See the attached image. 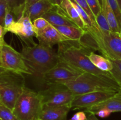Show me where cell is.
Here are the masks:
<instances>
[{
	"instance_id": "obj_19",
	"label": "cell",
	"mask_w": 121,
	"mask_h": 120,
	"mask_svg": "<svg viewBox=\"0 0 121 120\" xmlns=\"http://www.w3.org/2000/svg\"><path fill=\"white\" fill-rule=\"evenodd\" d=\"M102 9L106 16L108 22L111 28V31L113 32L120 33L121 30L115 14L108 2L107 0H103Z\"/></svg>"
},
{
	"instance_id": "obj_29",
	"label": "cell",
	"mask_w": 121,
	"mask_h": 120,
	"mask_svg": "<svg viewBox=\"0 0 121 120\" xmlns=\"http://www.w3.org/2000/svg\"><path fill=\"white\" fill-rule=\"evenodd\" d=\"M74 1L76 2L77 4H78V5H79L83 8V9L86 13H87V14L89 15L90 18H91V20H92V22H93V24H95V16L93 15V12H92V10H91L86 0H74Z\"/></svg>"
},
{
	"instance_id": "obj_9",
	"label": "cell",
	"mask_w": 121,
	"mask_h": 120,
	"mask_svg": "<svg viewBox=\"0 0 121 120\" xmlns=\"http://www.w3.org/2000/svg\"><path fill=\"white\" fill-rule=\"evenodd\" d=\"M1 66L14 72L33 75L25 62L22 54L17 51L5 41L2 45Z\"/></svg>"
},
{
	"instance_id": "obj_23",
	"label": "cell",
	"mask_w": 121,
	"mask_h": 120,
	"mask_svg": "<svg viewBox=\"0 0 121 120\" xmlns=\"http://www.w3.org/2000/svg\"><path fill=\"white\" fill-rule=\"evenodd\" d=\"M113 65V68L109 72L112 77L121 87V60L109 59Z\"/></svg>"
},
{
	"instance_id": "obj_20",
	"label": "cell",
	"mask_w": 121,
	"mask_h": 120,
	"mask_svg": "<svg viewBox=\"0 0 121 120\" xmlns=\"http://www.w3.org/2000/svg\"><path fill=\"white\" fill-rule=\"evenodd\" d=\"M89 58L96 68L102 71L109 72L113 68L112 63L108 58L95 54L94 52L90 53Z\"/></svg>"
},
{
	"instance_id": "obj_34",
	"label": "cell",
	"mask_w": 121,
	"mask_h": 120,
	"mask_svg": "<svg viewBox=\"0 0 121 120\" xmlns=\"http://www.w3.org/2000/svg\"><path fill=\"white\" fill-rule=\"evenodd\" d=\"M111 112L110 111H109L108 109H99V111H98L97 112H95V115H98L99 117L100 118H106L108 116H109L111 114Z\"/></svg>"
},
{
	"instance_id": "obj_16",
	"label": "cell",
	"mask_w": 121,
	"mask_h": 120,
	"mask_svg": "<svg viewBox=\"0 0 121 120\" xmlns=\"http://www.w3.org/2000/svg\"><path fill=\"white\" fill-rule=\"evenodd\" d=\"M53 7L54 5L48 0H40L28 7L23 15L28 16L33 22L36 19L42 17Z\"/></svg>"
},
{
	"instance_id": "obj_42",
	"label": "cell",
	"mask_w": 121,
	"mask_h": 120,
	"mask_svg": "<svg viewBox=\"0 0 121 120\" xmlns=\"http://www.w3.org/2000/svg\"><path fill=\"white\" fill-rule=\"evenodd\" d=\"M98 1H99V4H100V7H101V8H102V2H103V0H98Z\"/></svg>"
},
{
	"instance_id": "obj_27",
	"label": "cell",
	"mask_w": 121,
	"mask_h": 120,
	"mask_svg": "<svg viewBox=\"0 0 121 120\" xmlns=\"http://www.w3.org/2000/svg\"><path fill=\"white\" fill-rule=\"evenodd\" d=\"M16 21H15V18H14V15L9 11L8 8L7 13H6L5 17L4 27L6 32H9V30L11 29V28L13 27Z\"/></svg>"
},
{
	"instance_id": "obj_17",
	"label": "cell",
	"mask_w": 121,
	"mask_h": 120,
	"mask_svg": "<svg viewBox=\"0 0 121 120\" xmlns=\"http://www.w3.org/2000/svg\"><path fill=\"white\" fill-rule=\"evenodd\" d=\"M60 7L66 17L69 19L77 27L83 30L87 28L83 20L82 19L81 16L70 0H62Z\"/></svg>"
},
{
	"instance_id": "obj_21",
	"label": "cell",
	"mask_w": 121,
	"mask_h": 120,
	"mask_svg": "<svg viewBox=\"0 0 121 120\" xmlns=\"http://www.w3.org/2000/svg\"><path fill=\"white\" fill-rule=\"evenodd\" d=\"M78 42L82 48L91 52L99 51V47L97 41L87 28L85 29L82 36L78 40Z\"/></svg>"
},
{
	"instance_id": "obj_2",
	"label": "cell",
	"mask_w": 121,
	"mask_h": 120,
	"mask_svg": "<svg viewBox=\"0 0 121 120\" xmlns=\"http://www.w3.org/2000/svg\"><path fill=\"white\" fill-rule=\"evenodd\" d=\"M58 45L57 54L61 61L83 72L112 77L110 72L100 70L92 63L89 58L91 52L82 48L79 45L78 40L64 41Z\"/></svg>"
},
{
	"instance_id": "obj_38",
	"label": "cell",
	"mask_w": 121,
	"mask_h": 120,
	"mask_svg": "<svg viewBox=\"0 0 121 120\" xmlns=\"http://www.w3.org/2000/svg\"><path fill=\"white\" fill-rule=\"evenodd\" d=\"M99 120V119L96 116L95 114L89 113V115L87 117V120Z\"/></svg>"
},
{
	"instance_id": "obj_36",
	"label": "cell",
	"mask_w": 121,
	"mask_h": 120,
	"mask_svg": "<svg viewBox=\"0 0 121 120\" xmlns=\"http://www.w3.org/2000/svg\"><path fill=\"white\" fill-rule=\"evenodd\" d=\"M40 1V0H26V8H25V10H24V12L29 7H30L31 5H33V4L35 3L37 1ZM24 15V14H23Z\"/></svg>"
},
{
	"instance_id": "obj_26",
	"label": "cell",
	"mask_w": 121,
	"mask_h": 120,
	"mask_svg": "<svg viewBox=\"0 0 121 120\" xmlns=\"http://www.w3.org/2000/svg\"><path fill=\"white\" fill-rule=\"evenodd\" d=\"M0 118L2 120H18L13 111L0 102Z\"/></svg>"
},
{
	"instance_id": "obj_13",
	"label": "cell",
	"mask_w": 121,
	"mask_h": 120,
	"mask_svg": "<svg viewBox=\"0 0 121 120\" xmlns=\"http://www.w3.org/2000/svg\"><path fill=\"white\" fill-rule=\"evenodd\" d=\"M70 109V105L60 107H43L38 118L41 120H64Z\"/></svg>"
},
{
	"instance_id": "obj_44",
	"label": "cell",
	"mask_w": 121,
	"mask_h": 120,
	"mask_svg": "<svg viewBox=\"0 0 121 120\" xmlns=\"http://www.w3.org/2000/svg\"><path fill=\"white\" fill-rule=\"evenodd\" d=\"M120 35H121V32H120Z\"/></svg>"
},
{
	"instance_id": "obj_3",
	"label": "cell",
	"mask_w": 121,
	"mask_h": 120,
	"mask_svg": "<svg viewBox=\"0 0 121 120\" xmlns=\"http://www.w3.org/2000/svg\"><path fill=\"white\" fill-rule=\"evenodd\" d=\"M64 84L74 96L95 91H118L121 89L119 84L112 77L88 72H83Z\"/></svg>"
},
{
	"instance_id": "obj_31",
	"label": "cell",
	"mask_w": 121,
	"mask_h": 120,
	"mask_svg": "<svg viewBox=\"0 0 121 120\" xmlns=\"http://www.w3.org/2000/svg\"><path fill=\"white\" fill-rule=\"evenodd\" d=\"M86 1L91 8L93 15L96 17L102 10V8L99 4V1L98 0H86Z\"/></svg>"
},
{
	"instance_id": "obj_10",
	"label": "cell",
	"mask_w": 121,
	"mask_h": 120,
	"mask_svg": "<svg viewBox=\"0 0 121 120\" xmlns=\"http://www.w3.org/2000/svg\"><path fill=\"white\" fill-rule=\"evenodd\" d=\"M118 91H95L76 95L71 102L70 107L73 109H87L110 98Z\"/></svg>"
},
{
	"instance_id": "obj_4",
	"label": "cell",
	"mask_w": 121,
	"mask_h": 120,
	"mask_svg": "<svg viewBox=\"0 0 121 120\" xmlns=\"http://www.w3.org/2000/svg\"><path fill=\"white\" fill-rule=\"evenodd\" d=\"M43 107L39 92L25 86L15 102L13 112L18 120H34L38 118Z\"/></svg>"
},
{
	"instance_id": "obj_15",
	"label": "cell",
	"mask_w": 121,
	"mask_h": 120,
	"mask_svg": "<svg viewBox=\"0 0 121 120\" xmlns=\"http://www.w3.org/2000/svg\"><path fill=\"white\" fill-rule=\"evenodd\" d=\"M53 26L72 25L76 26L63 14L60 6H54L53 8L42 16Z\"/></svg>"
},
{
	"instance_id": "obj_41",
	"label": "cell",
	"mask_w": 121,
	"mask_h": 120,
	"mask_svg": "<svg viewBox=\"0 0 121 120\" xmlns=\"http://www.w3.org/2000/svg\"><path fill=\"white\" fill-rule=\"evenodd\" d=\"M117 2L118 4V5H119V8H120L121 10V0H117Z\"/></svg>"
},
{
	"instance_id": "obj_14",
	"label": "cell",
	"mask_w": 121,
	"mask_h": 120,
	"mask_svg": "<svg viewBox=\"0 0 121 120\" xmlns=\"http://www.w3.org/2000/svg\"><path fill=\"white\" fill-rule=\"evenodd\" d=\"M101 109H108L111 112H121V89L113 96L87 108L86 111L95 114L96 112Z\"/></svg>"
},
{
	"instance_id": "obj_18",
	"label": "cell",
	"mask_w": 121,
	"mask_h": 120,
	"mask_svg": "<svg viewBox=\"0 0 121 120\" xmlns=\"http://www.w3.org/2000/svg\"><path fill=\"white\" fill-rule=\"evenodd\" d=\"M61 35L70 40L78 41L83 34L85 30L78 27L72 25L54 26Z\"/></svg>"
},
{
	"instance_id": "obj_11",
	"label": "cell",
	"mask_w": 121,
	"mask_h": 120,
	"mask_svg": "<svg viewBox=\"0 0 121 120\" xmlns=\"http://www.w3.org/2000/svg\"><path fill=\"white\" fill-rule=\"evenodd\" d=\"M9 32L18 36L24 42H30L33 45L36 44L33 42V38L36 36L35 28L28 16H21L15 22Z\"/></svg>"
},
{
	"instance_id": "obj_12",
	"label": "cell",
	"mask_w": 121,
	"mask_h": 120,
	"mask_svg": "<svg viewBox=\"0 0 121 120\" xmlns=\"http://www.w3.org/2000/svg\"><path fill=\"white\" fill-rule=\"evenodd\" d=\"M35 37L39 44L50 47H53L54 45L70 40L61 35L60 32L51 24L43 30L35 31Z\"/></svg>"
},
{
	"instance_id": "obj_35",
	"label": "cell",
	"mask_w": 121,
	"mask_h": 120,
	"mask_svg": "<svg viewBox=\"0 0 121 120\" xmlns=\"http://www.w3.org/2000/svg\"><path fill=\"white\" fill-rule=\"evenodd\" d=\"M5 33L6 31H5L4 27H2L1 25H0V43H2V42H4V36Z\"/></svg>"
},
{
	"instance_id": "obj_40",
	"label": "cell",
	"mask_w": 121,
	"mask_h": 120,
	"mask_svg": "<svg viewBox=\"0 0 121 120\" xmlns=\"http://www.w3.org/2000/svg\"><path fill=\"white\" fill-rule=\"evenodd\" d=\"M3 42H2V43H0V67H1V55H2V44H3ZM1 67H2V66H1Z\"/></svg>"
},
{
	"instance_id": "obj_32",
	"label": "cell",
	"mask_w": 121,
	"mask_h": 120,
	"mask_svg": "<svg viewBox=\"0 0 121 120\" xmlns=\"http://www.w3.org/2000/svg\"><path fill=\"white\" fill-rule=\"evenodd\" d=\"M8 5L5 0H0V25L4 27V20Z\"/></svg>"
},
{
	"instance_id": "obj_5",
	"label": "cell",
	"mask_w": 121,
	"mask_h": 120,
	"mask_svg": "<svg viewBox=\"0 0 121 120\" xmlns=\"http://www.w3.org/2000/svg\"><path fill=\"white\" fill-rule=\"evenodd\" d=\"M24 87L22 74L9 71L0 75V102L13 111Z\"/></svg>"
},
{
	"instance_id": "obj_43",
	"label": "cell",
	"mask_w": 121,
	"mask_h": 120,
	"mask_svg": "<svg viewBox=\"0 0 121 120\" xmlns=\"http://www.w3.org/2000/svg\"><path fill=\"white\" fill-rule=\"evenodd\" d=\"M40 120V119H39V118H36V119H35V120Z\"/></svg>"
},
{
	"instance_id": "obj_22",
	"label": "cell",
	"mask_w": 121,
	"mask_h": 120,
	"mask_svg": "<svg viewBox=\"0 0 121 120\" xmlns=\"http://www.w3.org/2000/svg\"><path fill=\"white\" fill-rule=\"evenodd\" d=\"M9 11L17 18V21L23 15L26 0H5Z\"/></svg>"
},
{
	"instance_id": "obj_33",
	"label": "cell",
	"mask_w": 121,
	"mask_h": 120,
	"mask_svg": "<svg viewBox=\"0 0 121 120\" xmlns=\"http://www.w3.org/2000/svg\"><path fill=\"white\" fill-rule=\"evenodd\" d=\"M87 120V116L86 114L83 111H80L76 113L75 114L73 115L71 118L70 120Z\"/></svg>"
},
{
	"instance_id": "obj_37",
	"label": "cell",
	"mask_w": 121,
	"mask_h": 120,
	"mask_svg": "<svg viewBox=\"0 0 121 120\" xmlns=\"http://www.w3.org/2000/svg\"><path fill=\"white\" fill-rule=\"evenodd\" d=\"M54 6H60L62 0H48Z\"/></svg>"
},
{
	"instance_id": "obj_30",
	"label": "cell",
	"mask_w": 121,
	"mask_h": 120,
	"mask_svg": "<svg viewBox=\"0 0 121 120\" xmlns=\"http://www.w3.org/2000/svg\"><path fill=\"white\" fill-rule=\"evenodd\" d=\"M33 24L35 31L43 30L50 24L46 19L43 17L39 18L35 20L33 22Z\"/></svg>"
},
{
	"instance_id": "obj_1",
	"label": "cell",
	"mask_w": 121,
	"mask_h": 120,
	"mask_svg": "<svg viewBox=\"0 0 121 120\" xmlns=\"http://www.w3.org/2000/svg\"><path fill=\"white\" fill-rule=\"evenodd\" d=\"M21 53L33 75L40 78L60 60L57 52L53 47L40 44L23 47Z\"/></svg>"
},
{
	"instance_id": "obj_39",
	"label": "cell",
	"mask_w": 121,
	"mask_h": 120,
	"mask_svg": "<svg viewBox=\"0 0 121 120\" xmlns=\"http://www.w3.org/2000/svg\"><path fill=\"white\" fill-rule=\"evenodd\" d=\"M11 71H9L8 70V69H7L6 68H4V67H0V75H2V74H5V73L7 72H8Z\"/></svg>"
},
{
	"instance_id": "obj_24",
	"label": "cell",
	"mask_w": 121,
	"mask_h": 120,
	"mask_svg": "<svg viewBox=\"0 0 121 120\" xmlns=\"http://www.w3.org/2000/svg\"><path fill=\"white\" fill-rule=\"evenodd\" d=\"M70 1L72 2L73 5L76 8V9L78 12L80 16H81L82 19L83 20L86 27L87 28H91V27H92V26H93V22H92V20H91L89 15L87 14V13L83 9V8L79 5H78V4L76 3V2L74 0H70Z\"/></svg>"
},
{
	"instance_id": "obj_25",
	"label": "cell",
	"mask_w": 121,
	"mask_h": 120,
	"mask_svg": "<svg viewBox=\"0 0 121 120\" xmlns=\"http://www.w3.org/2000/svg\"><path fill=\"white\" fill-rule=\"evenodd\" d=\"M95 20V24L102 31H111L106 16H105L102 9L98 14V15L96 16Z\"/></svg>"
},
{
	"instance_id": "obj_7",
	"label": "cell",
	"mask_w": 121,
	"mask_h": 120,
	"mask_svg": "<svg viewBox=\"0 0 121 120\" xmlns=\"http://www.w3.org/2000/svg\"><path fill=\"white\" fill-rule=\"evenodd\" d=\"M43 107H60L70 105L74 97L65 84L53 85L39 91Z\"/></svg>"
},
{
	"instance_id": "obj_45",
	"label": "cell",
	"mask_w": 121,
	"mask_h": 120,
	"mask_svg": "<svg viewBox=\"0 0 121 120\" xmlns=\"http://www.w3.org/2000/svg\"><path fill=\"white\" fill-rule=\"evenodd\" d=\"M0 120H1V118H0Z\"/></svg>"
},
{
	"instance_id": "obj_6",
	"label": "cell",
	"mask_w": 121,
	"mask_h": 120,
	"mask_svg": "<svg viewBox=\"0 0 121 120\" xmlns=\"http://www.w3.org/2000/svg\"><path fill=\"white\" fill-rule=\"evenodd\" d=\"M97 41L99 51L108 59L121 60V36L120 33L102 31L96 24L87 28Z\"/></svg>"
},
{
	"instance_id": "obj_8",
	"label": "cell",
	"mask_w": 121,
	"mask_h": 120,
	"mask_svg": "<svg viewBox=\"0 0 121 120\" xmlns=\"http://www.w3.org/2000/svg\"><path fill=\"white\" fill-rule=\"evenodd\" d=\"M83 73V72L60 60L53 68L42 76L41 80L48 86L64 84L67 81L74 80Z\"/></svg>"
},
{
	"instance_id": "obj_28",
	"label": "cell",
	"mask_w": 121,
	"mask_h": 120,
	"mask_svg": "<svg viewBox=\"0 0 121 120\" xmlns=\"http://www.w3.org/2000/svg\"><path fill=\"white\" fill-rule=\"evenodd\" d=\"M107 1L115 14L121 32V10L118 5V2L117 0H107Z\"/></svg>"
}]
</instances>
